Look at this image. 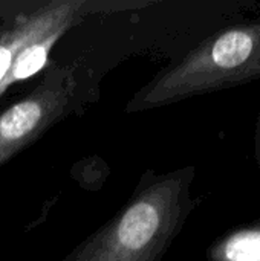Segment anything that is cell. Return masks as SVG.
I'll return each mask as SVG.
<instances>
[{"instance_id":"5","label":"cell","mask_w":260,"mask_h":261,"mask_svg":"<svg viewBox=\"0 0 260 261\" xmlns=\"http://www.w3.org/2000/svg\"><path fill=\"white\" fill-rule=\"evenodd\" d=\"M208 261H260V219L225 232L207 251Z\"/></svg>"},{"instance_id":"3","label":"cell","mask_w":260,"mask_h":261,"mask_svg":"<svg viewBox=\"0 0 260 261\" xmlns=\"http://www.w3.org/2000/svg\"><path fill=\"white\" fill-rule=\"evenodd\" d=\"M92 99L93 84L81 64L48 63L35 86L0 112V168Z\"/></svg>"},{"instance_id":"2","label":"cell","mask_w":260,"mask_h":261,"mask_svg":"<svg viewBox=\"0 0 260 261\" xmlns=\"http://www.w3.org/2000/svg\"><path fill=\"white\" fill-rule=\"evenodd\" d=\"M260 80V18L228 23L161 69L133 93L127 113L166 107Z\"/></svg>"},{"instance_id":"6","label":"cell","mask_w":260,"mask_h":261,"mask_svg":"<svg viewBox=\"0 0 260 261\" xmlns=\"http://www.w3.org/2000/svg\"><path fill=\"white\" fill-rule=\"evenodd\" d=\"M254 151H256V161L260 167V113L256 119V127H254Z\"/></svg>"},{"instance_id":"1","label":"cell","mask_w":260,"mask_h":261,"mask_svg":"<svg viewBox=\"0 0 260 261\" xmlns=\"http://www.w3.org/2000/svg\"><path fill=\"white\" fill-rule=\"evenodd\" d=\"M193 165L146 170L126 203L63 261H162L199 200Z\"/></svg>"},{"instance_id":"4","label":"cell","mask_w":260,"mask_h":261,"mask_svg":"<svg viewBox=\"0 0 260 261\" xmlns=\"http://www.w3.org/2000/svg\"><path fill=\"white\" fill-rule=\"evenodd\" d=\"M89 6L83 0H54L0 26V96L6 92V80L12 73L18 54L29 43L58 26L81 23Z\"/></svg>"}]
</instances>
